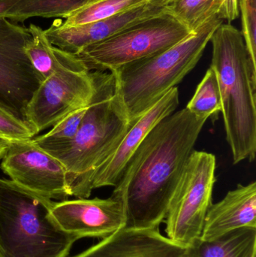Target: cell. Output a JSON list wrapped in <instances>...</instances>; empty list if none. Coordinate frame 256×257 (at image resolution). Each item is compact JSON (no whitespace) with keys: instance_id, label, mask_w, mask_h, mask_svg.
<instances>
[{"instance_id":"6da1fadb","label":"cell","mask_w":256,"mask_h":257,"mask_svg":"<svg viewBox=\"0 0 256 257\" xmlns=\"http://www.w3.org/2000/svg\"><path fill=\"white\" fill-rule=\"evenodd\" d=\"M207 120L185 108L161 120L147 134L112 193L124 202L125 227L159 229Z\"/></svg>"},{"instance_id":"7a4b0ae2","label":"cell","mask_w":256,"mask_h":257,"mask_svg":"<svg viewBox=\"0 0 256 257\" xmlns=\"http://www.w3.org/2000/svg\"><path fill=\"white\" fill-rule=\"evenodd\" d=\"M210 42V68L219 83L221 113L233 163L252 162L256 153V66L241 31L231 24H221Z\"/></svg>"},{"instance_id":"3957f363","label":"cell","mask_w":256,"mask_h":257,"mask_svg":"<svg viewBox=\"0 0 256 257\" xmlns=\"http://www.w3.org/2000/svg\"><path fill=\"white\" fill-rule=\"evenodd\" d=\"M222 24L223 20L218 15L213 17L165 51L111 72L116 93L132 124L195 67L212 35Z\"/></svg>"},{"instance_id":"277c9868","label":"cell","mask_w":256,"mask_h":257,"mask_svg":"<svg viewBox=\"0 0 256 257\" xmlns=\"http://www.w3.org/2000/svg\"><path fill=\"white\" fill-rule=\"evenodd\" d=\"M54 202L0 178V257H66L76 238L52 215Z\"/></svg>"},{"instance_id":"5b68a950","label":"cell","mask_w":256,"mask_h":257,"mask_svg":"<svg viewBox=\"0 0 256 257\" xmlns=\"http://www.w3.org/2000/svg\"><path fill=\"white\" fill-rule=\"evenodd\" d=\"M93 73L96 90L76 136L66 143L41 148L63 163L71 184L100 166L132 126L116 93L113 74Z\"/></svg>"},{"instance_id":"8992f818","label":"cell","mask_w":256,"mask_h":257,"mask_svg":"<svg viewBox=\"0 0 256 257\" xmlns=\"http://www.w3.org/2000/svg\"><path fill=\"white\" fill-rule=\"evenodd\" d=\"M190 33L165 10L88 45L77 56L90 72H112L125 65L162 52Z\"/></svg>"},{"instance_id":"52a82bcc","label":"cell","mask_w":256,"mask_h":257,"mask_svg":"<svg viewBox=\"0 0 256 257\" xmlns=\"http://www.w3.org/2000/svg\"><path fill=\"white\" fill-rule=\"evenodd\" d=\"M216 157L192 151L174 190L165 217V234L180 247H187L202 232L216 183Z\"/></svg>"},{"instance_id":"ba28073f","label":"cell","mask_w":256,"mask_h":257,"mask_svg":"<svg viewBox=\"0 0 256 257\" xmlns=\"http://www.w3.org/2000/svg\"><path fill=\"white\" fill-rule=\"evenodd\" d=\"M95 90L93 72L78 59L42 81L27 105L26 120L39 134L72 111L87 106Z\"/></svg>"},{"instance_id":"9c48e42d","label":"cell","mask_w":256,"mask_h":257,"mask_svg":"<svg viewBox=\"0 0 256 257\" xmlns=\"http://www.w3.org/2000/svg\"><path fill=\"white\" fill-rule=\"evenodd\" d=\"M30 38L28 27L0 17V105L25 120L27 105L43 81L24 51Z\"/></svg>"},{"instance_id":"30bf717a","label":"cell","mask_w":256,"mask_h":257,"mask_svg":"<svg viewBox=\"0 0 256 257\" xmlns=\"http://www.w3.org/2000/svg\"><path fill=\"white\" fill-rule=\"evenodd\" d=\"M1 169L23 188L51 199L71 196L70 176L63 163L30 140L9 142Z\"/></svg>"},{"instance_id":"8fae6325","label":"cell","mask_w":256,"mask_h":257,"mask_svg":"<svg viewBox=\"0 0 256 257\" xmlns=\"http://www.w3.org/2000/svg\"><path fill=\"white\" fill-rule=\"evenodd\" d=\"M179 102L178 88L174 87L132 123L115 151L100 166L72 183L71 196L87 199L96 189L115 187L128 162L147 134L161 120L174 113Z\"/></svg>"},{"instance_id":"7c38bea8","label":"cell","mask_w":256,"mask_h":257,"mask_svg":"<svg viewBox=\"0 0 256 257\" xmlns=\"http://www.w3.org/2000/svg\"><path fill=\"white\" fill-rule=\"evenodd\" d=\"M52 215L65 232L79 240L103 239L126 224L123 199L114 194L107 199H77L54 202Z\"/></svg>"},{"instance_id":"4fadbf2b","label":"cell","mask_w":256,"mask_h":257,"mask_svg":"<svg viewBox=\"0 0 256 257\" xmlns=\"http://www.w3.org/2000/svg\"><path fill=\"white\" fill-rule=\"evenodd\" d=\"M168 0H150L145 4L123 11L96 22L75 27H63L54 21L45 30L51 45L69 54L78 55L84 48L104 40L144 20L162 14Z\"/></svg>"},{"instance_id":"5bb4252c","label":"cell","mask_w":256,"mask_h":257,"mask_svg":"<svg viewBox=\"0 0 256 257\" xmlns=\"http://www.w3.org/2000/svg\"><path fill=\"white\" fill-rule=\"evenodd\" d=\"M184 248L159 229L123 227L79 253L82 257H182Z\"/></svg>"},{"instance_id":"9a60e30c","label":"cell","mask_w":256,"mask_h":257,"mask_svg":"<svg viewBox=\"0 0 256 257\" xmlns=\"http://www.w3.org/2000/svg\"><path fill=\"white\" fill-rule=\"evenodd\" d=\"M241 228L256 229V183L237 184L225 197L212 204L200 238L212 241Z\"/></svg>"},{"instance_id":"2e32d148","label":"cell","mask_w":256,"mask_h":257,"mask_svg":"<svg viewBox=\"0 0 256 257\" xmlns=\"http://www.w3.org/2000/svg\"><path fill=\"white\" fill-rule=\"evenodd\" d=\"M182 257H256V229H235L212 241L197 238Z\"/></svg>"},{"instance_id":"e0dca14e","label":"cell","mask_w":256,"mask_h":257,"mask_svg":"<svg viewBox=\"0 0 256 257\" xmlns=\"http://www.w3.org/2000/svg\"><path fill=\"white\" fill-rule=\"evenodd\" d=\"M89 0H0V17L23 24L32 18H62Z\"/></svg>"},{"instance_id":"ac0fdd59","label":"cell","mask_w":256,"mask_h":257,"mask_svg":"<svg viewBox=\"0 0 256 257\" xmlns=\"http://www.w3.org/2000/svg\"><path fill=\"white\" fill-rule=\"evenodd\" d=\"M28 29L31 38L26 44L24 51L42 80L49 77L58 68L75 63L79 59L78 56L51 45L45 30L39 26L31 24Z\"/></svg>"},{"instance_id":"d6986e66","label":"cell","mask_w":256,"mask_h":257,"mask_svg":"<svg viewBox=\"0 0 256 257\" xmlns=\"http://www.w3.org/2000/svg\"><path fill=\"white\" fill-rule=\"evenodd\" d=\"M221 0H168L165 12L193 33L209 20L219 16Z\"/></svg>"},{"instance_id":"ffe728a7","label":"cell","mask_w":256,"mask_h":257,"mask_svg":"<svg viewBox=\"0 0 256 257\" xmlns=\"http://www.w3.org/2000/svg\"><path fill=\"white\" fill-rule=\"evenodd\" d=\"M150 0H89L60 21L63 27H75L96 22L123 11L145 4Z\"/></svg>"},{"instance_id":"44dd1931","label":"cell","mask_w":256,"mask_h":257,"mask_svg":"<svg viewBox=\"0 0 256 257\" xmlns=\"http://www.w3.org/2000/svg\"><path fill=\"white\" fill-rule=\"evenodd\" d=\"M186 108L196 117L206 120L213 117L217 118L222 111L219 83L211 68L207 69Z\"/></svg>"},{"instance_id":"7402d4cb","label":"cell","mask_w":256,"mask_h":257,"mask_svg":"<svg viewBox=\"0 0 256 257\" xmlns=\"http://www.w3.org/2000/svg\"><path fill=\"white\" fill-rule=\"evenodd\" d=\"M88 105L72 111L54 125L49 132L31 139L32 143L42 148L72 140L79 130Z\"/></svg>"},{"instance_id":"603a6c76","label":"cell","mask_w":256,"mask_h":257,"mask_svg":"<svg viewBox=\"0 0 256 257\" xmlns=\"http://www.w3.org/2000/svg\"><path fill=\"white\" fill-rule=\"evenodd\" d=\"M36 135L37 131L31 123L0 105V139L9 142L30 140Z\"/></svg>"},{"instance_id":"cb8c5ba5","label":"cell","mask_w":256,"mask_h":257,"mask_svg":"<svg viewBox=\"0 0 256 257\" xmlns=\"http://www.w3.org/2000/svg\"><path fill=\"white\" fill-rule=\"evenodd\" d=\"M241 33L249 56L256 66V0H238Z\"/></svg>"},{"instance_id":"d4e9b609","label":"cell","mask_w":256,"mask_h":257,"mask_svg":"<svg viewBox=\"0 0 256 257\" xmlns=\"http://www.w3.org/2000/svg\"><path fill=\"white\" fill-rule=\"evenodd\" d=\"M240 15L238 0H221L219 17L222 20H225L230 24L231 21L237 19Z\"/></svg>"},{"instance_id":"484cf974","label":"cell","mask_w":256,"mask_h":257,"mask_svg":"<svg viewBox=\"0 0 256 257\" xmlns=\"http://www.w3.org/2000/svg\"><path fill=\"white\" fill-rule=\"evenodd\" d=\"M9 141L5 140V139H0V159L3 157L8 145H9Z\"/></svg>"},{"instance_id":"4316f807","label":"cell","mask_w":256,"mask_h":257,"mask_svg":"<svg viewBox=\"0 0 256 257\" xmlns=\"http://www.w3.org/2000/svg\"><path fill=\"white\" fill-rule=\"evenodd\" d=\"M73 257H82L80 254L76 255V256H73Z\"/></svg>"}]
</instances>
